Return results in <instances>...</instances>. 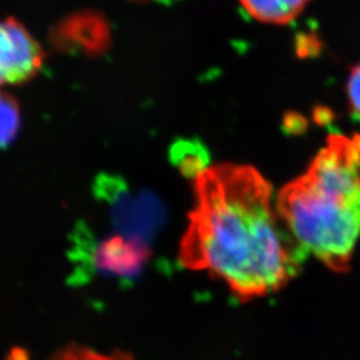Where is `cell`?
I'll return each mask as SVG.
<instances>
[{
	"instance_id": "obj_7",
	"label": "cell",
	"mask_w": 360,
	"mask_h": 360,
	"mask_svg": "<svg viewBox=\"0 0 360 360\" xmlns=\"http://www.w3.org/2000/svg\"><path fill=\"white\" fill-rule=\"evenodd\" d=\"M20 127V110L11 95L0 91V148L13 142Z\"/></svg>"
},
{
	"instance_id": "obj_9",
	"label": "cell",
	"mask_w": 360,
	"mask_h": 360,
	"mask_svg": "<svg viewBox=\"0 0 360 360\" xmlns=\"http://www.w3.org/2000/svg\"><path fill=\"white\" fill-rule=\"evenodd\" d=\"M347 94L351 110L360 119V63L355 65L349 74Z\"/></svg>"
},
{
	"instance_id": "obj_2",
	"label": "cell",
	"mask_w": 360,
	"mask_h": 360,
	"mask_svg": "<svg viewBox=\"0 0 360 360\" xmlns=\"http://www.w3.org/2000/svg\"><path fill=\"white\" fill-rule=\"evenodd\" d=\"M285 227L306 254L346 272L360 235V135H331L307 171L276 200Z\"/></svg>"
},
{
	"instance_id": "obj_8",
	"label": "cell",
	"mask_w": 360,
	"mask_h": 360,
	"mask_svg": "<svg viewBox=\"0 0 360 360\" xmlns=\"http://www.w3.org/2000/svg\"><path fill=\"white\" fill-rule=\"evenodd\" d=\"M7 360H27L22 349H15ZM49 360H134L129 354L115 351L112 354H102L95 349L83 346H70L60 349Z\"/></svg>"
},
{
	"instance_id": "obj_5",
	"label": "cell",
	"mask_w": 360,
	"mask_h": 360,
	"mask_svg": "<svg viewBox=\"0 0 360 360\" xmlns=\"http://www.w3.org/2000/svg\"><path fill=\"white\" fill-rule=\"evenodd\" d=\"M55 41L65 49L86 53H101L108 44L110 34L103 18L82 13L63 20L55 30Z\"/></svg>"
},
{
	"instance_id": "obj_1",
	"label": "cell",
	"mask_w": 360,
	"mask_h": 360,
	"mask_svg": "<svg viewBox=\"0 0 360 360\" xmlns=\"http://www.w3.org/2000/svg\"><path fill=\"white\" fill-rule=\"evenodd\" d=\"M195 206L179 245L180 264L206 271L242 302L282 290L306 259L257 168L223 163L193 179Z\"/></svg>"
},
{
	"instance_id": "obj_3",
	"label": "cell",
	"mask_w": 360,
	"mask_h": 360,
	"mask_svg": "<svg viewBox=\"0 0 360 360\" xmlns=\"http://www.w3.org/2000/svg\"><path fill=\"white\" fill-rule=\"evenodd\" d=\"M44 53L15 19L0 20V86L19 84L38 74Z\"/></svg>"
},
{
	"instance_id": "obj_4",
	"label": "cell",
	"mask_w": 360,
	"mask_h": 360,
	"mask_svg": "<svg viewBox=\"0 0 360 360\" xmlns=\"http://www.w3.org/2000/svg\"><path fill=\"white\" fill-rule=\"evenodd\" d=\"M84 252L92 270L119 278L135 276L150 257L147 240L135 235L105 238L98 245H91Z\"/></svg>"
},
{
	"instance_id": "obj_6",
	"label": "cell",
	"mask_w": 360,
	"mask_h": 360,
	"mask_svg": "<svg viewBox=\"0 0 360 360\" xmlns=\"http://www.w3.org/2000/svg\"><path fill=\"white\" fill-rule=\"evenodd\" d=\"M309 0H240L247 13L269 25H287L307 7Z\"/></svg>"
}]
</instances>
